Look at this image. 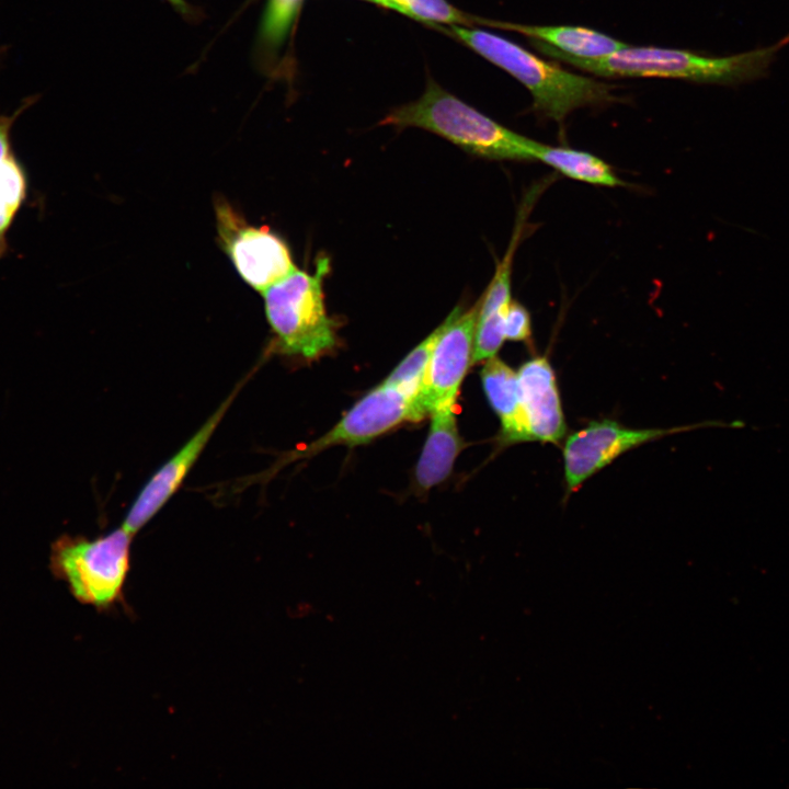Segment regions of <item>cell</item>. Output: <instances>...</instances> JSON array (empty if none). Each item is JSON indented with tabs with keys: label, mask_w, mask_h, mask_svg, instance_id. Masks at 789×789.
<instances>
[{
	"label": "cell",
	"mask_w": 789,
	"mask_h": 789,
	"mask_svg": "<svg viewBox=\"0 0 789 789\" xmlns=\"http://www.w3.org/2000/svg\"><path fill=\"white\" fill-rule=\"evenodd\" d=\"M530 43L544 55L598 77H658L739 85L768 75L777 54L789 45V34L770 46L720 57L684 49L626 45L607 56L584 58L533 38Z\"/></svg>",
	"instance_id": "6da1fadb"
},
{
	"label": "cell",
	"mask_w": 789,
	"mask_h": 789,
	"mask_svg": "<svg viewBox=\"0 0 789 789\" xmlns=\"http://www.w3.org/2000/svg\"><path fill=\"white\" fill-rule=\"evenodd\" d=\"M450 33L511 73L531 93L535 111L562 123L572 111L614 102L613 85L568 71L490 32L449 25Z\"/></svg>",
	"instance_id": "7a4b0ae2"
},
{
	"label": "cell",
	"mask_w": 789,
	"mask_h": 789,
	"mask_svg": "<svg viewBox=\"0 0 789 789\" xmlns=\"http://www.w3.org/2000/svg\"><path fill=\"white\" fill-rule=\"evenodd\" d=\"M381 124L420 127L487 159L535 160V140L504 127L433 81L419 100L395 108Z\"/></svg>",
	"instance_id": "3957f363"
},
{
	"label": "cell",
	"mask_w": 789,
	"mask_h": 789,
	"mask_svg": "<svg viewBox=\"0 0 789 789\" xmlns=\"http://www.w3.org/2000/svg\"><path fill=\"white\" fill-rule=\"evenodd\" d=\"M329 272L330 261L321 255L315 273L296 268L261 293L273 352L315 359L336 345V323L327 312L323 293Z\"/></svg>",
	"instance_id": "277c9868"
},
{
	"label": "cell",
	"mask_w": 789,
	"mask_h": 789,
	"mask_svg": "<svg viewBox=\"0 0 789 789\" xmlns=\"http://www.w3.org/2000/svg\"><path fill=\"white\" fill-rule=\"evenodd\" d=\"M133 537L123 526L92 540L62 537L53 547V570L78 601L108 608L122 599Z\"/></svg>",
	"instance_id": "5b68a950"
},
{
	"label": "cell",
	"mask_w": 789,
	"mask_h": 789,
	"mask_svg": "<svg viewBox=\"0 0 789 789\" xmlns=\"http://www.w3.org/2000/svg\"><path fill=\"white\" fill-rule=\"evenodd\" d=\"M214 209L219 245L250 287L262 293L297 268L288 245L271 228L250 225L221 196Z\"/></svg>",
	"instance_id": "8992f818"
},
{
	"label": "cell",
	"mask_w": 789,
	"mask_h": 789,
	"mask_svg": "<svg viewBox=\"0 0 789 789\" xmlns=\"http://www.w3.org/2000/svg\"><path fill=\"white\" fill-rule=\"evenodd\" d=\"M480 301L461 312L456 307L438 336L415 397L420 415L425 418L437 407L456 402L464 377L473 363L474 335Z\"/></svg>",
	"instance_id": "52a82bcc"
},
{
	"label": "cell",
	"mask_w": 789,
	"mask_h": 789,
	"mask_svg": "<svg viewBox=\"0 0 789 789\" xmlns=\"http://www.w3.org/2000/svg\"><path fill=\"white\" fill-rule=\"evenodd\" d=\"M415 397L384 381L357 401L329 432L291 458L312 456L335 445L366 444L402 422H418L422 416Z\"/></svg>",
	"instance_id": "ba28073f"
},
{
	"label": "cell",
	"mask_w": 789,
	"mask_h": 789,
	"mask_svg": "<svg viewBox=\"0 0 789 789\" xmlns=\"http://www.w3.org/2000/svg\"><path fill=\"white\" fill-rule=\"evenodd\" d=\"M676 428H629L613 420L593 421L571 434L563 445L564 479L569 491L609 465L621 454L642 444L674 434Z\"/></svg>",
	"instance_id": "9c48e42d"
},
{
	"label": "cell",
	"mask_w": 789,
	"mask_h": 789,
	"mask_svg": "<svg viewBox=\"0 0 789 789\" xmlns=\"http://www.w3.org/2000/svg\"><path fill=\"white\" fill-rule=\"evenodd\" d=\"M236 393L237 390L217 408L198 431L142 487L122 525L128 533L135 535L140 530L180 488L216 431Z\"/></svg>",
	"instance_id": "30bf717a"
},
{
	"label": "cell",
	"mask_w": 789,
	"mask_h": 789,
	"mask_svg": "<svg viewBox=\"0 0 789 789\" xmlns=\"http://www.w3.org/2000/svg\"><path fill=\"white\" fill-rule=\"evenodd\" d=\"M523 408L534 441L558 444L567 426L556 374L545 356L525 362L517 371Z\"/></svg>",
	"instance_id": "8fae6325"
},
{
	"label": "cell",
	"mask_w": 789,
	"mask_h": 789,
	"mask_svg": "<svg viewBox=\"0 0 789 789\" xmlns=\"http://www.w3.org/2000/svg\"><path fill=\"white\" fill-rule=\"evenodd\" d=\"M461 447L455 402L437 407L431 412L430 431L416 464L418 484L427 490L443 482L450 474Z\"/></svg>",
	"instance_id": "7c38bea8"
},
{
	"label": "cell",
	"mask_w": 789,
	"mask_h": 789,
	"mask_svg": "<svg viewBox=\"0 0 789 789\" xmlns=\"http://www.w3.org/2000/svg\"><path fill=\"white\" fill-rule=\"evenodd\" d=\"M481 379L485 396L501 421L503 439L506 443L534 441L521 399L517 371L493 356L485 361Z\"/></svg>",
	"instance_id": "4fadbf2b"
},
{
	"label": "cell",
	"mask_w": 789,
	"mask_h": 789,
	"mask_svg": "<svg viewBox=\"0 0 789 789\" xmlns=\"http://www.w3.org/2000/svg\"><path fill=\"white\" fill-rule=\"evenodd\" d=\"M38 98L30 95L23 99L11 114L0 112V256L7 251V232L27 193L26 171L14 155L11 129L18 117Z\"/></svg>",
	"instance_id": "5bb4252c"
},
{
	"label": "cell",
	"mask_w": 789,
	"mask_h": 789,
	"mask_svg": "<svg viewBox=\"0 0 789 789\" xmlns=\"http://www.w3.org/2000/svg\"><path fill=\"white\" fill-rule=\"evenodd\" d=\"M474 21L479 24L521 33L576 57H603L627 45L607 34L583 26L527 25L485 19H474Z\"/></svg>",
	"instance_id": "9a60e30c"
},
{
	"label": "cell",
	"mask_w": 789,
	"mask_h": 789,
	"mask_svg": "<svg viewBox=\"0 0 789 789\" xmlns=\"http://www.w3.org/2000/svg\"><path fill=\"white\" fill-rule=\"evenodd\" d=\"M534 158L576 181L608 187L625 185L607 162L590 152L536 141Z\"/></svg>",
	"instance_id": "2e32d148"
},
{
	"label": "cell",
	"mask_w": 789,
	"mask_h": 789,
	"mask_svg": "<svg viewBox=\"0 0 789 789\" xmlns=\"http://www.w3.org/2000/svg\"><path fill=\"white\" fill-rule=\"evenodd\" d=\"M450 320L447 318L420 344H418L391 371L385 382L416 396L421 387L434 345Z\"/></svg>",
	"instance_id": "e0dca14e"
},
{
	"label": "cell",
	"mask_w": 789,
	"mask_h": 789,
	"mask_svg": "<svg viewBox=\"0 0 789 789\" xmlns=\"http://www.w3.org/2000/svg\"><path fill=\"white\" fill-rule=\"evenodd\" d=\"M522 211H519L517 226L515 227L514 235L510 241L507 252L505 253L502 261L498 264L494 276L492 277L489 287L479 299V316L478 318L485 317L491 313L502 312L504 313L507 306L512 301L511 296V273L512 264L515 250L518 245V241L522 236L523 219Z\"/></svg>",
	"instance_id": "ac0fdd59"
},
{
	"label": "cell",
	"mask_w": 789,
	"mask_h": 789,
	"mask_svg": "<svg viewBox=\"0 0 789 789\" xmlns=\"http://www.w3.org/2000/svg\"><path fill=\"white\" fill-rule=\"evenodd\" d=\"M407 12L409 18L431 23L449 25L471 24L473 16L461 12L446 0H395Z\"/></svg>",
	"instance_id": "d6986e66"
},
{
	"label": "cell",
	"mask_w": 789,
	"mask_h": 789,
	"mask_svg": "<svg viewBox=\"0 0 789 789\" xmlns=\"http://www.w3.org/2000/svg\"><path fill=\"white\" fill-rule=\"evenodd\" d=\"M301 0H268L261 27L264 44L275 46L285 37Z\"/></svg>",
	"instance_id": "ffe728a7"
},
{
	"label": "cell",
	"mask_w": 789,
	"mask_h": 789,
	"mask_svg": "<svg viewBox=\"0 0 789 789\" xmlns=\"http://www.w3.org/2000/svg\"><path fill=\"white\" fill-rule=\"evenodd\" d=\"M505 340L528 342L531 336V320L528 310L518 301L512 300L504 313Z\"/></svg>",
	"instance_id": "44dd1931"
},
{
	"label": "cell",
	"mask_w": 789,
	"mask_h": 789,
	"mask_svg": "<svg viewBox=\"0 0 789 789\" xmlns=\"http://www.w3.org/2000/svg\"><path fill=\"white\" fill-rule=\"evenodd\" d=\"M366 1H369V2H373L380 7L397 11V12L408 16L405 10L400 4H398L395 0H366Z\"/></svg>",
	"instance_id": "7402d4cb"
},
{
	"label": "cell",
	"mask_w": 789,
	"mask_h": 789,
	"mask_svg": "<svg viewBox=\"0 0 789 789\" xmlns=\"http://www.w3.org/2000/svg\"><path fill=\"white\" fill-rule=\"evenodd\" d=\"M168 1H170L171 3H173L175 7H179L180 9H183V8H184V4H183V1H182V0H168Z\"/></svg>",
	"instance_id": "603a6c76"
}]
</instances>
